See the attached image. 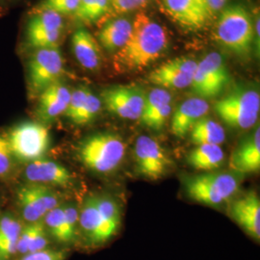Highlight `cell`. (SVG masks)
I'll return each mask as SVG.
<instances>
[{
  "mask_svg": "<svg viewBox=\"0 0 260 260\" xmlns=\"http://www.w3.org/2000/svg\"><path fill=\"white\" fill-rule=\"evenodd\" d=\"M168 47L166 30L148 15L140 13L124 46L115 52L114 64L123 71L142 70L155 62Z\"/></svg>",
  "mask_w": 260,
  "mask_h": 260,
  "instance_id": "obj_1",
  "label": "cell"
},
{
  "mask_svg": "<svg viewBox=\"0 0 260 260\" xmlns=\"http://www.w3.org/2000/svg\"><path fill=\"white\" fill-rule=\"evenodd\" d=\"M216 41L237 55L248 54L254 42L253 21L241 5H232L221 11L215 25Z\"/></svg>",
  "mask_w": 260,
  "mask_h": 260,
  "instance_id": "obj_2",
  "label": "cell"
},
{
  "mask_svg": "<svg viewBox=\"0 0 260 260\" xmlns=\"http://www.w3.org/2000/svg\"><path fill=\"white\" fill-rule=\"evenodd\" d=\"M125 149V144L119 135L101 132L85 138L78 146L77 155L89 170L108 174L121 165Z\"/></svg>",
  "mask_w": 260,
  "mask_h": 260,
  "instance_id": "obj_3",
  "label": "cell"
},
{
  "mask_svg": "<svg viewBox=\"0 0 260 260\" xmlns=\"http://www.w3.org/2000/svg\"><path fill=\"white\" fill-rule=\"evenodd\" d=\"M214 110L229 126L249 129L258 120L259 93L252 89H236L216 102Z\"/></svg>",
  "mask_w": 260,
  "mask_h": 260,
  "instance_id": "obj_4",
  "label": "cell"
},
{
  "mask_svg": "<svg viewBox=\"0 0 260 260\" xmlns=\"http://www.w3.org/2000/svg\"><path fill=\"white\" fill-rule=\"evenodd\" d=\"M238 187V179L230 174L207 173L185 179L188 197L209 206L222 205L236 193Z\"/></svg>",
  "mask_w": 260,
  "mask_h": 260,
  "instance_id": "obj_5",
  "label": "cell"
},
{
  "mask_svg": "<svg viewBox=\"0 0 260 260\" xmlns=\"http://www.w3.org/2000/svg\"><path fill=\"white\" fill-rule=\"evenodd\" d=\"M14 158L32 162L46 153L49 147V131L41 122L24 121L14 126L6 135Z\"/></svg>",
  "mask_w": 260,
  "mask_h": 260,
  "instance_id": "obj_6",
  "label": "cell"
},
{
  "mask_svg": "<svg viewBox=\"0 0 260 260\" xmlns=\"http://www.w3.org/2000/svg\"><path fill=\"white\" fill-rule=\"evenodd\" d=\"M64 58L58 47L35 49L27 63L28 91L39 96L47 87L60 81L65 71Z\"/></svg>",
  "mask_w": 260,
  "mask_h": 260,
  "instance_id": "obj_7",
  "label": "cell"
},
{
  "mask_svg": "<svg viewBox=\"0 0 260 260\" xmlns=\"http://www.w3.org/2000/svg\"><path fill=\"white\" fill-rule=\"evenodd\" d=\"M230 81V75L223 57L211 52L198 63L190 87L201 99H211L223 92Z\"/></svg>",
  "mask_w": 260,
  "mask_h": 260,
  "instance_id": "obj_8",
  "label": "cell"
},
{
  "mask_svg": "<svg viewBox=\"0 0 260 260\" xmlns=\"http://www.w3.org/2000/svg\"><path fill=\"white\" fill-rule=\"evenodd\" d=\"M18 205L23 219L35 223L44 219L47 212L60 205V199L48 186L29 183L18 191Z\"/></svg>",
  "mask_w": 260,
  "mask_h": 260,
  "instance_id": "obj_9",
  "label": "cell"
},
{
  "mask_svg": "<svg viewBox=\"0 0 260 260\" xmlns=\"http://www.w3.org/2000/svg\"><path fill=\"white\" fill-rule=\"evenodd\" d=\"M135 163L141 176L157 180L167 174L173 162L156 140L140 136L135 145Z\"/></svg>",
  "mask_w": 260,
  "mask_h": 260,
  "instance_id": "obj_10",
  "label": "cell"
},
{
  "mask_svg": "<svg viewBox=\"0 0 260 260\" xmlns=\"http://www.w3.org/2000/svg\"><path fill=\"white\" fill-rule=\"evenodd\" d=\"M146 93L133 86H117L102 93L104 106L109 112L125 120H139L143 113Z\"/></svg>",
  "mask_w": 260,
  "mask_h": 260,
  "instance_id": "obj_11",
  "label": "cell"
},
{
  "mask_svg": "<svg viewBox=\"0 0 260 260\" xmlns=\"http://www.w3.org/2000/svg\"><path fill=\"white\" fill-rule=\"evenodd\" d=\"M161 5L170 19L190 30L205 27L214 15L206 0H161Z\"/></svg>",
  "mask_w": 260,
  "mask_h": 260,
  "instance_id": "obj_12",
  "label": "cell"
},
{
  "mask_svg": "<svg viewBox=\"0 0 260 260\" xmlns=\"http://www.w3.org/2000/svg\"><path fill=\"white\" fill-rule=\"evenodd\" d=\"M78 222L86 240L93 246L103 245L115 235L104 223L96 205V196L88 197L78 215Z\"/></svg>",
  "mask_w": 260,
  "mask_h": 260,
  "instance_id": "obj_13",
  "label": "cell"
},
{
  "mask_svg": "<svg viewBox=\"0 0 260 260\" xmlns=\"http://www.w3.org/2000/svg\"><path fill=\"white\" fill-rule=\"evenodd\" d=\"M230 215L244 232L256 241L260 238V201L254 192L236 199L230 207Z\"/></svg>",
  "mask_w": 260,
  "mask_h": 260,
  "instance_id": "obj_14",
  "label": "cell"
},
{
  "mask_svg": "<svg viewBox=\"0 0 260 260\" xmlns=\"http://www.w3.org/2000/svg\"><path fill=\"white\" fill-rule=\"evenodd\" d=\"M78 211L75 205H59L44 217V223L51 236L60 243H71L76 235Z\"/></svg>",
  "mask_w": 260,
  "mask_h": 260,
  "instance_id": "obj_15",
  "label": "cell"
},
{
  "mask_svg": "<svg viewBox=\"0 0 260 260\" xmlns=\"http://www.w3.org/2000/svg\"><path fill=\"white\" fill-rule=\"evenodd\" d=\"M24 176L29 183L41 185L65 186L73 180L71 172L55 161L38 159L25 168Z\"/></svg>",
  "mask_w": 260,
  "mask_h": 260,
  "instance_id": "obj_16",
  "label": "cell"
},
{
  "mask_svg": "<svg viewBox=\"0 0 260 260\" xmlns=\"http://www.w3.org/2000/svg\"><path fill=\"white\" fill-rule=\"evenodd\" d=\"M71 94V90L61 81L47 87L38 96V118L44 122H48L63 115L70 103Z\"/></svg>",
  "mask_w": 260,
  "mask_h": 260,
  "instance_id": "obj_17",
  "label": "cell"
},
{
  "mask_svg": "<svg viewBox=\"0 0 260 260\" xmlns=\"http://www.w3.org/2000/svg\"><path fill=\"white\" fill-rule=\"evenodd\" d=\"M230 168L240 174H252L260 169V129L243 140L230 158Z\"/></svg>",
  "mask_w": 260,
  "mask_h": 260,
  "instance_id": "obj_18",
  "label": "cell"
},
{
  "mask_svg": "<svg viewBox=\"0 0 260 260\" xmlns=\"http://www.w3.org/2000/svg\"><path fill=\"white\" fill-rule=\"evenodd\" d=\"M209 111V104L201 98H192L181 103L173 115L172 131L177 137L185 136L196 122L205 118Z\"/></svg>",
  "mask_w": 260,
  "mask_h": 260,
  "instance_id": "obj_19",
  "label": "cell"
},
{
  "mask_svg": "<svg viewBox=\"0 0 260 260\" xmlns=\"http://www.w3.org/2000/svg\"><path fill=\"white\" fill-rule=\"evenodd\" d=\"M72 47L77 62L89 71L98 70L102 64V52L98 41L84 28L75 31L72 37Z\"/></svg>",
  "mask_w": 260,
  "mask_h": 260,
  "instance_id": "obj_20",
  "label": "cell"
},
{
  "mask_svg": "<svg viewBox=\"0 0 260 260\" xmlns=\"http://www.w3.org/2000/svg\"><path fill=\"white\" fill-rule=\"evenodd\" d=\"M132 30V22L127 19H113L99 33V42L103 48L116 52L124 46Z\"/></svg>",
  "mask_w": 260,
  "mask_h": 260,
  "instance_id": "obj_21",
  "label": "cell"
},
{
  "mask_svg": "<svg viewBox=\"0 0 260 260\" xmlns=\"http://www.w3.org/2000/svg\"><path fill=\"white\" fill-rule=\"evenodd\" d=\"M223 159V149L218 145H199L187 155V162L190 166L204 172L219 169Z\"/></svg>",
  "mask_w": 260,
  "mask_h": 260,
  "instance_id": "obj_22",
  "label": "cell"
},
{
  "mask_svg": "<svg viewBox=\"0 0 260 260\" xmlns=\"http://www.w3.org/2000/svg\"><path fill=\"white\" fill-rule=\"evenodd\" d=\"M22 224L11 214L0 216V260H8L17 252Z\"/></svg>",
  "mask_w": 260,
  "mask_h": 260,
  "instance_id": "obj_23",
  "label": "cell"
},
{
  "mask_svg": "<svg viewBox=\"0 0 260 260\" xmlns=\"http://www.w3.org/2000/svg\"><path fill=\"white\" fill-rule=\"evenodd\" d=\"M192 142L199 145H218L223 144L225 133L223 126L211 119L203 118L197 121L190 130Z\"/></svg>",
  "mask_w": 260,
  "mask_h": 260,
  "instance_id": "obj_24",
  "label": "cell"
},
{
  "mask_svg": "<svg viewBox=\"0 0 260 260\" xmlns=\"http://www.w3.org/2000/svg\"><path fill=\"white\" fill-rule=\"evenodd\" d=\"M192 76L181 74L168 67L165 63L159 66L149 75V80L162 89H184L190 87Z\"/></svg>",
  "mask_w": 260,
  "mask_h": 260,
  "instance_id": "obj_25",
  "label": "cell"
},
{
  "mask_svg": "<svg viewBox=\"0 0 260 260\" xmlns=\"http://www.w3.org/2000/svg\"><path fill=\"white\" fill-rule=\"evenodd\" d=\"M64 30L63 17L52 11L36 12L26 27V35L36 33H49Z\"/></svg>",
  "mask_w": 260,
  "mask_h": 260,
  "instance_id": "obj_26",
  "label": "cell"
},
{
  "mask_svg": "<svg viewBox=\"0 0 260 260\" xmlns=\"http://www.w3.org/2000/svg\"><path fill=\"white\" fill-rule=\"evenodd\" d=\"M109 7V0H80L73 16L79 22L94 23L108 12Z\"/></svg>",
  "mask_w": 260,
  "mask_h": 260,
  "instance_id": "obj_27",
  "label": "cell"
},
{
  "mask_svg": "<svg viewBox=\"0 0 260 260\" xmlns=\"http://www.w3.org/2000/svg\"><path fill=\"white\" fill-rule=\"evenodd\" d=\"M96 205L104 223L114 234L118 233L121 225V208L118 203L107 196H96Z\"/></svg>",
  "mask_w": 260,
  "mask_h": 260,
  "instance_id": "obj_28",
  "label": "cell"
},
{
  "mask_svg": "<svg viewBox=\"0 0 260 260\" xmlns=\"http://www.w3.org/2000/svg\"><path fill=\"white\" fill-rule=\"evenodd\" d=\"M171 102L172 95L167 90L162 88L152 89L149 93H146L143 113L139 120L148 117L150 114L157 111L168 104H171Z\"/></svg>",
  "mask_w": 260,
  "mask_h": 260,
  "instance_id": "obj_29",
  "label": "cell"
},
{
  "mask_svg": "<svg viewBox=\"0 0 260 260\" xmlns=\"http://www.w3.org/2000/svg\"><path fill=\"white\" fill-rule=\"evenodd\" d=\"M101 108H102V100L89 89L83 107L80 113L78 114L74 123L76 125L88 124L96 117L99 112L101 111Z\"/></svg>",
  "mask_w": 260,
  "mask_h": 260,
  "instance_id": "obj_30",
  "label": "cell"
},
{
  "mask_svg": "<svg viewBox=\"0 0 260 260\" xmlns=\"http://www.w3.org/2000/svg\"><path fill=\"white\" fill-rule=\"evenodd\" d=\"M80 0H43L36 7V12L52 11L60 16L74 15Z\"/></svg>",
  "mask_w": 260,
  "mask_h": 260,
  "instance_id": "obj_31",
  "label": "cell"
},
{
  "mask_svg": "<svg viewBox=\"0 0 260 260\" xmlns=\"http://www.w3.org/2000/svg\"><path fill=\"white\" fill-rule=\"evenodd\" d=\"M88 91H89V88L87 87H79L72 92L71 100L68 104V107L66 109L64 115L73 123L75 122L78 114L80 113L83 107Z\"/></svg>",
  "mask_w": 260,
  "mask_h": 260,
  "instance_id": "obj_32",
  "label": "cell"
},
{
  "mask_svg": "<svg viewBox=\"0 0 260 260\" xmlns=\"http://www.w3.org/2000/svg\"><path fill=\"white\" fill-rule=\"evenodd\" d=\"M13 158L7 136L0 134V177H8L11 174Z\"/></svg>",
  "mask_w": 260,
  "mask_h": 260,
  "instance_id": "obj_33",
  "label": "cell"
},
{
  "mask_svg": "<svg viewBox=\"0 0 260 260\" xmlns=\"http://www.w3.org/2000/svg\"><path fill=\"white\" fill-rule=\"evenodd\" d=\"M171 113H172V105L168 104V105L162 107L161 109H159L157 111L150 114L148 117L141 119L140 121L144 125L148 126L149 128L160 129L167 122L170 116H171Z\"/></svg>",
  "mask_w": 260,
  "mask_h": 260,
  "instance_id": "obj_34",
  "label": "cell"
},
{
  "mask_svg": "<svg viewBox=\"0 0 260 260\" xmlns=\"http://www.w3.org/2000/svg\"><path fill=\"white\" fill-rule=\"evenodd\" d=\"M38 222L35 223H29L25 226H22L21 232L19 234V241L17 246V252L20 254H26L28 252V248L30 246V243L32 241L36 230H37Z\"/></svg>",
  "mask_w": 260,
  "mask_h": 260,
  "instance_id": "obj_35",
  "label": "cell"
},
{
  "mask_svg": "<svg viewBox=\"0 0 260 260\" xmlns=\"http://www.w3.org/2000/svg\"><path fill=\"white\" fill-rule=\"evenodd\" d=\"M110 7L118 14H125L140 9L145 6L149 0H109Z\"/></svg>",
  "mask_w": 260,
  "mask_h": 260,
  "instance_id": "obj_36",
  "label": "cell"
},
{
  "mask_svg": "<svg viewBox=\"0 0 260 260\" xmlns=\"http://www.w3.org/2000/svg\"><path fill=\"white\" fill-rule=\"evenodd\" d=\"M68 253L67 251L60 250H48L30 252L23 255L20 260H65Z\"/></svg>",
  "mask_w": 260,
  "mask_h": 260,
  "instance_id": "obj_37",
  "label": "cell"
},
{
  "mask_svg": "<svg viewBox=\"0 0 260 260\" xmlns=\"http://www.w3.org/2000/svg\"><path fill=\"white\" fill-rule=\"evenodd\" d=\"M206 2H207L209 9L211 10V12L213 14H215V13L223 9L228 0H206Z\"/></svg>",
  "mask_w": 260,
  "mask_h": 260,
  "instance_id": "obj_38",
  "label": "cell"
},
{
  "mask_svg": "<svg viewBox=\"0 0 260 260\" xmlns=\"http://www.w3.org/2000/svg\"><path fill=\"white\" fill-rule=\"evenodd\" d=\"M253 30H254V44L255 46L257 47V51L259 50V40H260V19H259V14H257L256 16V19L253 21Z\"/></svg>",
  "mask_w": 260,
  "mask_h": 260,
  "instance_id": "obj_39",
  "label": "cell"
}]
</instances>
